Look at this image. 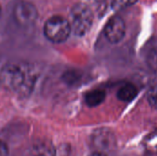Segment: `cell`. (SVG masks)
<instances>
[{
    "mask_svg": "<svg viewBox=\"0 0 157 156\" xmlns=\"http://www.w3.org/2000/svg\"><path fill=\"white\" fill-rule=\"evenodd\" d=\"M33 156H56V150L52 142L38 141L32 147Z\"/></svg>",
    "mask_w": 157,
    "mask_h": 156,
    "instance_id": "obj_6",
    "label": "cell"
},
{
    "mask_svg": "<svg viewBox=\"0 0 157 156\" xmlns=\"http://www.w3.org/2000/svg\"><path fill=\"white\" fill-rule=\"evenodd\" d=\"M89 156H107L103 152H94Z\"/></svg>",
    "mask_w": 157,
    "mask_h": 156,
    "instance_id": "obj_14",
    "label": "cell"
},
{
    "mask_svg": "<svg viewBox=\"0 0 157 156\" xmlns=\"http://www.w3.org/2000/svg\"><path fill=\"white\" fill-rule=\"evenodd\" d=\"M104 34L110 43L116 44L121 42L126 34V24L124 20L118 16L110 17L105 26Z\"/></svg>",
    "mask_w": 157,
    "mask_h": 156,
    "instance_id": "obj_4",
    "label": "cell"
},
{
    "mask_svg": "<svg viewBox=\"0 0 157 156\" xmlns=\"http://www.w3.org/2000/svg\"><path fill=\"white\" fill-rule=\"evenodd\" d=\"M36 74L32 68L24 63L8 64L0 74V84L21 97H27L33 89Z\"/></svg>",
    "mask_w": 157,
    "mask_h": 156,
    "instance_id": "obj_1",
    "label": "cell"
},
{
    "mask_svg": "<svg viewBox=\"0 0 157 156\" xmlns=\"http://www.w3.org/2000/svg\"><path fill=\"white\" fill-rule=\"evenodd\" d=\"M14 17L19 24L29 25L37 18V10L28 2H19L14 8Z\"/></svg>",
    "mask_w": 157,
    "mask_h": 156,
    "instance_id": "obj_5",
    "label": "cell"
},
{
    "mask_svg": "<svg viewBox=\"0 0 157 156\" xmlns=\"http://www.w3.org/2000/svg\"><path fill=\"white\" fill-rule=\"evenodd\" d=\"M145 61L149 69L157 73V43L150 47L146 53Z\"/></svg>",
    "mask_w": 157,
    "mask_h": 156,
    "instance_id": "obj_9",
    "label": "cell"
},
{
    "mask_svg": "<svg viewBox=\"0 0 157 156\" xmlns=\"http://www.w3.org/2000/svg\"><path fill=\"white\" fill-rule=\"evenodd\" d=\"M43 31L46 38L55 43L65 41L72 32L70 22L62 16H52L44 24Z\"/></svg>",
    "mask_w": 157,
    "mask_h": 156,
    "instance_id": "obj_3",
    "label": "cell"
},
{
    "mask_svg": "<svg viewBox=\"0 0 157 156\" xmlns=\"http://www.w3.org/2000/svg\"><path fill=\"white\" fill-rule=\"evenodd\" d=\"M147 100L152 108L157 109V85L149 89L147 93Z\"/></svg>",
    "mask_w": 157,
    "mask_h": 156,
    "instance_id": "obj_11",
    "label": "cell"
},
{
    "mask_svg": "<svg viewBox=\"0 0 157 156\" xmlns=\"http://www.w3.org/2000/svg\"><path fill=\"white\" fill-rule=\"evenodd\" d=\"M145 144L150 151H157V131L155 133L150 135Z\"/></svg>",
    "mask_w": 157,
    "mask_h": 156,
    "instance_id": "obj_12",
    "label": "cell"
},
{
    "mask_svg": "<svg viewBox=\"0 0 157 156\" xmlns=\"http://www.w3.org/2000/svg\"><path fill=\"white\" fill-rule=\"evenodd\" d=\"M93 19V12L86 4L77 3L72 7L69 22L72 31L76 36L86 35L92 27Z\"/></svg>",
    "mask_w": 157,
    "mask_h": 156,
    "instance_id": "obj_2",
    "label": "cell"
},
{
    "mask_svg": "<svg viewBox=\"0 0 157 156\" xmlns=\"http://www.w3.org/2000/svg\"><path fill=\"white\" fill-rule=\"evenodd\" d=\"M138 1L139 0H112L111 6L115 10H121L135 5Z\"/></svg>",
    "mask_w": 157,
    "mask_h": 156,
    "instance_id": "obj_10",
    "label": "cell"
},
{
    "mask_svg": "<svg viewBox=\"0 0 157 156\" xmlns=\"http://www.w3.org/2000/svg\"><path fill=\"white\" fill-rule=\"evenodd\" d=\"M138 94V89L133 84H124L117 92V97L123 102L132 101Z\"/></svg>",
    "mask_w": 157,
    "mask_h": 156,
    "instance_id": "obj_7",
    "label": "cell"
},
{
    "mask_svg": "<svg viewBox=\"0 0 157 156\" xmlns=\"http://www.w3.org/2000/svg\"><path fill=\"white\" fill-rule=\"evenodd\" d=\"M106 98V92L101 89H95L88 92L85 97V101L88 107L94 108L100 105Z\"/></svg>",
    "mask_w": 157,
    "mask_h": 156,
    "instance_id": "obj_8",
    "label": "cell"
},
{
    "mask_svg": "<svg viewBox=\"0 0 157 156\" xmlns=\"http://www.w3.org/2000/svg\"><path fill=\"white\" fill-rule=\"evenodd\" d=\"M0 156H8V147L3 141L0 140Z\"/></svg>",
    "mask_w": 157,
    "mask_h": 156,
    "instance_id": "obj_13",
    "label": "cell"
}]
</instances>
